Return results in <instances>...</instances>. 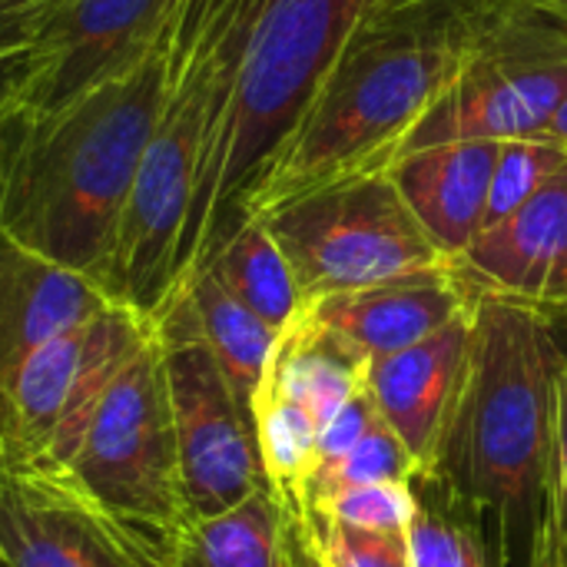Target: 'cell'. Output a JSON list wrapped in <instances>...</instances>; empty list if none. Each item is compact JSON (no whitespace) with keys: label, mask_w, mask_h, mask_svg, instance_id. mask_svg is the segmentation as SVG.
<instances>
[{"label":"cell","mask_w":567,"mask_h":567,"mask_svg":"<svg viewBox=\"0 0 567 567\" xmlns=\"http://www.w3.org/2000/svg\"><path fill=\"white\" fill-rule=\"evenodd\" d=\"M409 485L415 495V515L405 532L412 548V565L492 567L475 522L429 468H419Z\"/></svg>","instance_id":"44dd1931"},{"label":"cell","mask_w":567,"mask_h":567,"mask_svg":"<svg viewBox=\"0 0 567 567\" xmlns=\"http://www.w3.org/2000/svg\"><path fill=\"white\" fill-rule=\"evenodd\" d=\"M452 266L475 292L542 309L567 306V173L508 219L482 229Z\"/></svg>","instance_id":"5bb4252c"},{"label":"cell","mask_w":567,"mask_h":567,"mask_svg":"<svg viewBox=\"0 0 567 567\" xmlns=\"http://www.w3.org/2000/svg\"><path fill=\"white\" fill-rule=\"evenodd\" d=\"M153 326L163 349L186 498L193 518H209L269 485L252 405L223 372L183 292L166 302Z\"/></svg>","instance_id":"30bf717a"},{"label":"cell","mask_w":567,"mask_h":567,"mask_svg":"<svg viewBox=\"0 0 567 567\" xmlns=\"http://www.w3.org/2000/svg\"><path fill=\"white\" fill-rule=\"evenodd\" d=\"M565 96L567 3L522 0L492 27L455 83L405 136L395 163L445 143L545 136Z\"/></svg>","instance_id":"52a82bcc"},{"label":"cell","mask_w":567,"mask_h":567,"mask_svg":"<svg viewBox=\"0 0 567 567\" xmlns=\"http://www.w3.org/2000/svg\"><path fill=\"white\" fill-rule=\"evenodd\" d=\"M312 512L316 515H329V518L346 522V525H355V528L409 532L412 515H415V495H412V485L409 482L369 485V488L342 492V495H336L332 502H326L322 508H312Z\"/></svg>","instance_id":"d4e9b609"},{"label":"cell","mask_w":567,"mask_h":567,"mask_svg":"<svg viewBox=\"0 0 567 567\" xmlns=\"http://www.w3.org/2000/svg\"><path fill=\"white\" fill-rule=\"evenodd\" d=\"M176 292H183L189 299V309L196 316L203 339L209 342L213 355L219 359V365L229 375V382L236 385V392L252 405L256 385L262 379V369L269 362V352H272L279 332L269 329L252 309H246L206 266L193 269L179 282Z\"/></svg>","instance_id":"ffe728a7"},{"label":"cell","mask_w":567,"mask_h":567,"mask_svg":"<svg viewBox=\"0 0 567 567\" xmlns=\"http://www.w3.org/2000/svg\"><path fill=\"white\" fill-rule=\"evenodd\" d=\"M422 465L415 462V455L385 425V419H379L346 455H339L336 462L316 468L302 482V488L296 492V498L286 502V505L296 508V512H312V508H322L326 502H332L336 495L352 492V488L412 482V475Z\"/></svg>","instance_id":"7402d4cb"},{"label":"cell","mask_w":567,"mask_h":567,"mask_svg":"<svg viewBox=\"0 0 567 567\" xmlns=\"http://www.w3.org/2000/svg\"><path fill=\"white\" fill-rule=\"evenodd\" d=\"M382 419V412L375 409V399L369 392V385H362L319 432V442H316V462H312V472L336 462L339 455H346L375 422ZM309 472V475H312Z\"/></svg>","instance_id":"4316f807"},{"label":"cell","mask_w":567,"mask_h":567,"mask_svg":"<svg viewBox=\"0 0 567 567\" xmlns=\"http://www.w3.org/2000/svg\"><path fill=\"white\" fill-rule=\"evenodd\" d=\"M468 352L472 312L452 319L435 336L365 365V385L375 409L422 468L435 465L442 432L468 372Z\"/></svg>","instance_id":"9a60e30c"},{"label":"cell","mask_w":567,"mask_h":567,"mask_svg":"<svg viewBox=\"0 0 567 567\" xmlns=\"http://www.w3.org/2000/svg\"><path fill=\"white\" fill-rule=\"evenodd\" d=\"M561 359L548 309L478 292L468 372L429 472L475 522L492 567L538 558Z\"/></svg>","instance_id":"3957f363"},{"label":"cell","mask_w":567,"mask_h":567,"mask_svg":"<svg viewBox=\"0 0 567 567\" xmlns=\"http://www.w3.org/2000/svg\"><path fill=\"white\" fill-rule=\"evenodd\" d=\"M259 219L289 259L302 306L452 262L419 226L392 173L339 179Z\"/></svg>","instance_id":"ba28073f"},{"label":"cell","mask_w":567,"mask_h":567,"mask_svg":"<svg viewBox=\"0 0 567 567\" xmlns=\"http://www.w3.org/2000/svg\"><path fill=\"white\" fill-rule=\"evenodd\" d=\"M475 299L478 292L449 262L365 289L312 299L299 309V316L349 359L369 365L379 355L402 352L435 336L452 319L472 312Z\"/></svg>","instance_id":"4fadbf2b"},{"label":"cell","mask_w":567,"mask_h":567,"mask_svg":"<svg viewBox=\"0 0 567 567\" xmlns=\"http://www.w3.org/2000/svg\"><path fill=\"white\" fill-rule=\"evenodd\" d=\"M515 3L522 0L372 3L352 27L302 123L249 189L239 223L339 179L389 173L405 136Z\"/></svg>","instance_id":"6da1fadb"},{"label":"cell","mask_w":567,"mask_h":567,"mask_svg":"<svg viewBox=\"0 0 567 567\" xmlns=\"http://www.w3.org/2000/svg\"><path fill=\"white\" fill-rule=\"evenodd\" d=\"M63 475L173 565L193 508L183 485L156 326L110 382Z\"/></svg>","instance_id":"8992f818"},{"label":"cell","mask_w":567,"mask_h":567,"mask_svg":"<svg viewBox=\"0 0 567 567\" xmlns=\"http://www.w3.org/2000/svg\"><path fill=\"white\" fill-rule=\"evenodd\" d=\"M3 567H173L126 532L63 472L0 458Z\"/></svg>","instance_id":"8fae6325"},{"label":"cell","mask_w":567,"mask_h":567,"mask_svg":"<svg viewBox=\"0 0 567 567\" xmlns=\"http://www.w3.org/2000/svg\"><path fill=\"white\" fill-rule=\"evenodd\" d=\"M372 3L375 0L266 3L249 37L213 159L193 193L179 282L233 233L249 189L302 123L352 27Z\"/></svg>","instance_id":"5b68a950"},{"label":"cell","mask_w":567,"mask_h":567,"mask_svg":"<svg viewBox=\"0 0 567 567\" xmlns=\"http://www.w3.org/2000/svg\"><path fill=\"white\" fill-rule=\"evenodd\" d=\"M292 518L299 522L312 555L326 567H415L405 532L355 528L316 512H292Z\"/></svg>","instance_id":"cb8c5ba5"},{"label":"cell","mask_w":567,"mask_h":567,"mask_svg":"<svg viewBox=\"0 0 567 567\" xmlns=\"http://www.w3.org/2000/svg\"><path fill=\"white\" fill-rule=\"evenodd\" d=\"M567 173V150L545 140V136H528V140H505L498 143V163L488 189V206H485V226H495L518 213L525 203H532L548 183Z\"/></svg>","instance_id":"603a6c76"},{"label":"cell","mask_w":567,"mask_h":567,"mask_svg":"<svg viewBox=\"0 0 567 567\" xmlns=\"http://www.w3.org/2000/svg\"><path fill=\"white\" fill-rule=\"evenodd\" d=\"M375 3H379V7H409V3H422V0H375Z\"/></svg>","instance_id":"d6a6232c"},{"label":"cell","mask_w":567,"mask_h":567,"mask_svg":"<svg viewBox=\"0 0 567 567\" xmlns=\"http://www.w3.org/2000/svg\"><path fill=\"white\" fill-rule=\"evenodd\" d=\"M56 0H0V50L33 43Z\"/></svg>","instance_id":"83f0119b"},{"label":"cell","mask_w":567,"mask_h":567,"mask_svg":"<svg viewBox=\"0 0 567 567\" xmlns=\"http://www.w3.org/2000/svg\"><path fill=\"white\" fill-rule=\"evenodd\" d=\"M282 561L286 505L272 485L219 515L193 518L173 551V567H282Z\"/></svg>","instance_id":"ac0fdd59"},{"label":"cell","mask_w":567,"mask_h":567,"mask_svg":"<svg viewBox=\"0 0 567 567\" xmlns=\"http://www.w3.org/2000/svg\"><path fill=\"white\" fill-rule=\"evenodd\" d=\"M282 567H286V561H282Z\"/></svg>","instance_id":"836d02e7"},{"label":"cell","mask_w":567,"mask_h":567,"mask_svg":"<svg viewBox=\"0 0 567 567\" xmlns=\"http://www.w3.org/2000/svg\"><path fill=\"white\" fill-rule=\"evenodd\" d=\"M203 266L269 329L282 332L302 309V292L262 219H243ZM199 269V266H196Z\"/></svg>","instance_id":"d6986e66"},{"label":"cell","mask_w":567,"mask_h":567,"mask_svg":"<svg viewBox=\"0 0 567 567\" xmlns=\"http://www.w3.org/2000/svg\"><path fill=\"white\" fill-rule=\"evenodd\" d=\"M545 140H551V143H558V146H565L567 150V96L565 103L558 106V113L551 116V123H548V130H545Z\"/></svg>","instance_id":"4dcf8cb0"},{"label":"cell","mask_w":567,"mask_h":567,"mask_svg":"<svg viewBox=\"0 0 567 567\" xmlns=\"http://www.w3.org/2000/svg\"><path fill=\"white\" fill-rule=\"evenodd\" d=\"M169 0H56L33 37L37 63L20 103L56 110L126 76L156 47Z\"/></svg>","instance_id":"7c38bea8"},{"label":"cell","mask_w":567,"mask_h":567,"mask_svg":"<svg viewBox=\"0 0 567 567\" xmlns=\"http://www.w3.org/2000/svg\"><path fill=\"white\" fill-rule=\"evenodd\" d=\"M542 542L555 545L567 561V355L555 375L551 455H548V518Z\"/></svg>","instance_id":"484cf974"},{"label":"cell","mask_w":567,"mask_h":567,"mask_svg":"<svg viewBox=\"0 0 567 567\" xmlns=\"http://www.w3.org/2000/svg\"><path fill=\"white\" fill-rule=\"evenodd\" d=\"M495 163L498 143L465 140L409 153L389 169L405 206L449 259H458L485 226Z\"/></svg>","instance_id":"e0dca14e"},{"label":"cell","mask_w":567,"mask_h":567,"mask_svg":"<svg viewBox=\"0 0 567 567\" xmlns=\"http://www.w3.org/2000/svg\"><path fill=\"white\" fill-rule=\"evenodd\" d=\"M266 3L169 0L159 33L163 106L106 276V296L146 319H156L179 286L193 193L213 159L249 37Z\"/></svg>","instance_id":"277c9868"},{"label":"cell","mask_w":567,"mask_h":567,"mask_svg":"<svg viewBox=\"0 0 567 567\" xmlns=\"http://www.w3.org/2000/svg\"><path fill=\"white\" fill-rule=\"evenodd\" d=\"M0 567H3V565H0Z\"/></svg>","instance_id":"e575fe53"},{"label":"cell","mask_w":567,"mask_h":567,"mask_svg":"<svg viewBox=\"0 0 567 567\" xmlns=\"http://www.w3.org/2000/svg\"><path fill=\"white\" fill-rule=\"evenodd\" d=\"M150 332L153 319L110 302L40 346L0 389V458L66 472L110 382Z\"/></svg>","instance_id":"9c48e42d"},{"label":"cell","mask_w":567,"mask_h":567,"mask_svg":"<svg viewBox=\"0 0 567 567\" xmlns=\"http://www.w3.org/2000/svg\"><path fill=\"white\" fill-rule=\"evenodd\" d=\"M163 106V50L56 110L0 113V233L106 292L120 223Z\"/></svg>","instance_id":"7a4b0ae2"},{"label":"cell","mask_w":567,"mask_h":567,"mask_svg":"<svg viewBox=\"0 0 567 567\" xmlns=\"http://www.w3.org/2000/svg\"><path fill=\"white\" fill-rule=\"evenodd\" d=\"M33 63H37L33 43L0 50V113H7L13 103H20L23 86H27V80L33 73Z\"/></svg>","instance_id":"f1b7e54d"},{"label":"cell","mask_w":567,"mask_h":567,"mask_svg":"<svg viewBox=\"0 0 567 567\" xmlns=\"http://www.w3.org/2000/svg\"><path fill=\"white\" fill-rule=\"evenodd\" d=\"M286 567H326L309 548V542L302 538L299 522L292 518V512L286 508Z\"/></svg>","instance_id":"f546056e"},{"label":"cell","mask_w":567,"mask_h":567,"mask_svg":"<svg viewBox=\"0 0 567 567\" xmlns=\"http://www.w3.org/2000/svg\"><path fill=\"white\" fill-rule=\"evenodd\" d=\"M110 302L86 276L40 259L0 233V389L40 346Z\"/></svg>","instance_id":"2e32d148"},{"label":"cell","mask_w":567,"mask_h":567,"mask_svg":"<svg viewBox=\"0 0 567 567\" xmlns=\"http://www.w3.org/2000/svg\"><path fill=\"white\" fill-rule=\"evenodd\" d=\"M535 567H567V561L561 558V551L548 542H538V558H535Z\"/></svg>","instance_id":"1f68e13d"}]
</instances>
